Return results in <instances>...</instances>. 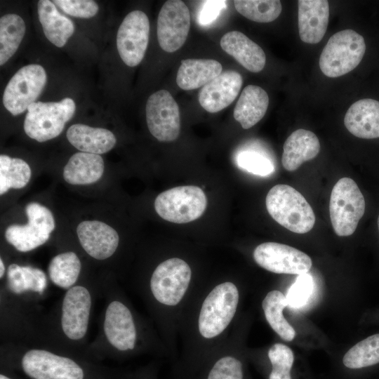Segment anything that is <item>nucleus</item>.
<instances>
[{
	"mask_svg": "<svg viewBox=\"0 0 379 379\" xmlns=\"http://www.w3.org/2000/svg\"><path fill=\"white\" fill-rule=\"evenodd\" d=\"M26 225H11L5 231V239L16 251L29 252L44 244L55 229V220L46 206L30 202L25 207Z\"/></svg>",
	"mask_w": 379,
	"mask_h": 379,
	"instance_id": "obj_12",
	"label": "nucleus"
},
{
	"mask_svg": "<svg viewBox=\"0 0 379 379\" xmlns=\"http://www.w3.org/2000/svg\"><path fill=\"white\" fill-rule=\"evenodd\" d=\"M320 151L317 136L312 131L298 129L286 140L281 164L288 171L297 170L305 161L315 158Z\"/></svg>",
	"mask_w": 379,
	"mask_h": 379,
	"instance_id": "obj_24",
	"label": "nucleus"
},
{
	"mask_svg": "<svg viewBox=\"0 0 379 379\" xmlns=\"http://www.w3.org/2000/svg\"><path fill=\"white\" fill-rule=\"evenodd\" d=\"M225 1H206L199 13V21L201 25L213 22L225 7Z\"/></svg>",
	"mask_w": 379,
	"mask_h": 379,
	"instance_id": "obj_40",
	"label": "nucleus"
},
{
	"mask_svg": "<svg viewBox=\"0 0 379 379\" xmlns=\"http://www.w3.org/2000/svg\"><path fill=\"white\" fill-rule=\"evenodd\" d=\"M47 81L44 67L37 64L22 67L11 77L4 89L3 104L13 115L24 112L35 102Z\"/></svg>",
	"mask_w": 379,
	"mask_h": 379,
	"instance_id": "obj_13",
	"label": "nucleus"
},
{
	"mask_svg": "<svg viewBox=\"0 0 379 379\" xmlns=\"http://www.w3.org/2000/svg\"><path fill=\"white\" fill-rule=\"evenodd\" d=\"M76 110L74 101L65 98L59 102H35L27 108L24 131L32 139L42 142L58 136Z\"/></svg>",
	"mask_w": 379,
	"mask_h": 379,
	"instance_id": "obj_8",
	"label": "nucleus"
},
{
	"mask_svg": "<svg viewBox=\"0 0 379 379\" xmlns=\"http://www.w3.org/2000/svg\"><path fill=\"white\" fill-rule=\"evenodd\" d=\"M81 270L82 264L78 255L68 251L51 258L48 265V276L55 286L66 291L81 281Z\"/></svg>",
	"mask_w": 379,
	"mask_h": 379,
	"instance_id": "obj_30",
	"label": "nucleus"
},
{
	"mask_svg": "<svg viewBox=\"0 0 379 379\" xmlns=\"http://www.w3.org/2000/svg\"><path fill=\"white\" fill-rule=\"evenodd\" d=\"M222 65L211 59H186L181 61L176 83L185 91L200 88L222 73Z\"/></svg>",
	"mask_w": 379,
	"mask_h": 379,
	"instance_id": "obj_28",
	"label": "nucleus"
},
{
	"mask_svg": "<svg viewBox=\"0 0 379 379\" xmlns=\"http://www.w3.org/2000/svg\"><path fill=\"white\" fill-rule=\"evenodd\" d=\"M207 205L201 188L194 185L178 186L160 193L154 208L164 220L174 223H187L200 218Z\"/></svg>",
	"mask_w": 379,
	"mask_h": 379,
	"instance_id": "obj_10",
	"label": "nucleus"
},
{
	"mask_svg": "<svg viewBox=\"0 0 379 379\" xmlns=\"http://www.w3.org/2000/svg\"><path fill=\"white\" fill-rule=\"evenodd\" d=\"M270 368L267 379H293L294 354L291 349L282 343H274L267 350Z\"/></svg>",
	"mask_w": 379,
	"mask_h": 379,
	"instance_id": "obj_36",
	"label": "nucleus"
},
{
	"mask_svg": "<svg viewBox=\"0 0 379 379\" xmlns=\"http://www.w3.org/2000/svg\"><path fill=\"white\" fill-rule=\"evenodd\" d=\"M241 336V329L236 321L226 340L197 368L190 379H246Z\"/></svg>",
	"mask_w": 379,
	"mask_h": 379,
	"instance_id": "obj_11",
	"label": "nucleus"
},
{
	"mask_svg": "<svg viewBox=\"0 0 379 379\" xmlns=\"http://www.w3.org/2000/svg\"><path fill=\"white\" fill-rule=\"evenodd\" d=\"M80 246L85 253L97 261H106L114 255L119 246L117 232L98 220H85L77 227Z\"/></svg>",
	"mask_w": 379,
	"mask_h": 379,
	"instance_id": "obj_18",
	"label": "nucleus"
},
{
	"mask_svg": "<svg viewBox=\"0 0 379 379\" xmlns=\"http://www.w3.org/2000/svg\"><path fill=\"white\" fill-rule=\"evenodd\" d=\"M298 6V30L301 41L310 44L320 42L328 24V1L299 0Z\"/></svg>",
	"mask_w": 379,
	"mask_h": 379,
	"instance_id": "obj_21",
	"label": "nucleus"
},
{
	"mask_svg": "<svg viewBox=\"0 0 379 379\" xmlns=\"http://www.w3.org/2000/svg\"><path fill=\"white\" fill-rule=\"evenodd\" d=\"M190 27L188 7L180 0H168L162 6L157 18L158 42L162 50L173 53L185 44Z\"/></svg>",
	"mask_w": 379,
	"mask_h": 379,
	"instance_id": "obj_17",
	"label": "nucleus"
},
{
	"mask_svg": "<svg viewBox=\"0 0 379 379\" xmlns=\"http://www.w3.org/2000/svg\"><path fill=\"white\" fill-rule=\"evenodd\" d=\"M146 121L150 133L159 141L171 142L180 131L178 103L166 90L152 93L146 103Z\"/></svg>",
	"mask_w": 379,
	"mask_h": 379,
	"instance_id": "obj_15",
	"label": "nucleus"
},
{
	"mask_svg": "<svg viewBox=\"0 0 379 379\" xmlns=\"http://www.w3.org/2000/svg\"><path fill=\"white\" fill-rule=\"evenodd\" d=\"M344 124L357 138H379V101L367 98L355 102L347 109Z\"/></svg>",
	"mask_w": 379,
	"mask_h": 379,
	"instance_id": "obj_22",
	"label": "nucleus"
},
{
	"mask_svg": "<svg viewBox=\"0 0 379 379\" xmlns=\"http://www.w3.org/2000/svg\"><path fill=\"white\" fill-rule=\"evenodd\" d=\"M240 302L241 290L232 280L199 286L180 319L174 379H190L222 345L237 321Z\"/></svg>",
	"mask_w": 379,
	"mask_h": 379,
	"instance_id": "obj_1",
	"label": "nucleus"
},
{
	"mask_svg": "<svg viewBox=\"0 0 379 379\" xmlns=\"http://www.w3.org/2000/svg\"><path fill=\"white\" fill-rule=\"evenodd\" d=\"M103 307L98 334L84 356L128 358L145 353L169 355L152 321L133 307L124 291L111 279L100 281Z\"/></svg>",
	"mask_w": 379,
	"mask_h": 379,
	"instance_id": "obj_2",
	"label": "nucleus"
},
{
	"mask_svg": "<svg viewBox=\"0 0 379 379\" xmlns=\"http://www.w3.org/2000/svg\"><path fill=\"white\" fill-rule=\"evenodd\" d=\"M25 23L18 15L9 13L0 19V65L16 52L25 34Z\"/></svg>",
	"mask_w": 379,
	"mask_h": 379,
	"instance_id": "obj_32",
	"label": "nucleus"
},
{
	"mask_svg": "<svg viewBox=\"0 0 379 379\" xmlns=\"http://www.w3.org/2000/svg\"><path fill=\"white\" fill-rule=\"evenodd\" d=\"M343 366L350 370H360L379 364V334L357 343L343 356Z\"/></svg>",
	"mask_w": 379,
	"mask_h": 379,
	"instance_id": "obj_33",
	"label": "nucleus"
},
{
	"mask_svg": "<svg viewBox=\"0 0 379 379\" xmlns=\"http://www.w3.org/2000/svg\"><path fill=\"white\" fill-rule=\"evenodd\" d=\"M0 379H13V378H12L8 375H6L5 373H1L0 374Z\"/></svg>",
	"mask_w": 379,
	"mask_h": 379,
	"instance_id": "obj_43",
	"label": "nucleus"
},
{
	"mask_svg": "<svg viewBox=\"0 0 379 379\" xmlns=\"http://www.w3.org/2000/svg\"><path fill=\"white\" fill-rule=\"evenodd\" d=\"M1 355L16 361L31 379H88L81 355L51 347L14 343H1Z\"/></svg>",
	"mask_w": 379,
	"mask_h": 379,
	"instance_id": "obj_4",
	"label": "nucleus"
},
{
	"mask_svg": "<svg viewBox=\"0 0 379 379\" xmlns=\"http://www.w3.org/2000/svg\"><path fill=\"white\" fill-rule=\"evenodd\" d=\"M100 283L82 279L65 291L53 308L44 314L39 346L84 356Z\"/></svg>",
	"mask_w": 379,
	"mask_h": 379,
	"instance_id": "obj_3",
	"label": "nucleus"
},
{
	"mask_svg": "<svg viewBox=\"0 0 379 379\" xmlns=\"http://www.w3.org/2000/svg\"><path fill=\"white\" fill-rule=\"evenodd\" d=\"M253 258L260 267L275 273L303 274L312 267L310 257L304 252L277 242H265L257 246Z\"/></svg>",
	"mask_w": 379,
	"mask_h": 379,
	"instance_id": "obj_14",
	"label": "nucleus"
},
{
	"mask_svg": "<svg viewBox=\"0 0 379 379\" xmlns=\"http://www.w3.org/2000/svg\"><path fill=\"white\" fill-rule=\"evenodd\" d=\"M366 51L364 37L352 29H344L332 35L324 46L319 67L323 74L335 78L353 70Z\"/></svg>",
	"mask_w": 379,
	"mask_h": 379,
	"instance_id": "obj_7",
	"label": "nucleus"
},
{
	"mask_svg": "<svg viewBox=\"0 0 379 379\" xmlns=\"http://www.w3.org/2000/svg\"><path fill=\"white\" fill-rule=\"evenodd\" d=\"M141 379H155L154 369H145L140 372Z\"/></svg>",
	"mask_w": 379,
	"mask_h": 379,
	"instance_id": "obj_41",
	"label": "nucleus"
},
{
	"mask_svg": "<svg viewBox=\"0 0 379 379\" xmlns=\"http://www.w3.org/2000/svg\"><path fill=\"white\" fill-rule=\"evenodd\" d=\"M53 3L65 13L77 18H93L99 10L97 3L92 0H55Z\"/></svg>",
	"mask_w": 379,
	"mask_h": 379,
	"instance_id": "obj_39",
	"label": "nucleus"
},
{
	"mask_svg": "<svg viewBox=\"0 0 379 379\" xmlns=\"http://www.w3.org/2000/svg\"><path fill=\"white\" fill-rule=\"evenodd\" d=\"M28 164L19 158L0 155V194L8 190L20 189L27 185L31 178Z\"/></svg>",
	"mask_w": 379,
	"mask_h": 379,
	"instance_id": "obj_34",
	"label": "nucleus"
},
{
	"mask_svg": "<svg viewBox=\"0 0 379 379\" xmlns=\"http://www.w3.org/2000/svg\"><path fill=\"white\" fill-rule=\"evenodd\" d=\"M38 300L13 295L0 289L1 343L39 345L44 314Z\"/></svg>",
	"mask_w": 379,
	"mask_h": 379,
	"instance_id": "obj_5",
	"label": "nucleus"
},
{
	"mask_svg": "<svg viewBox=\"0 0 379 379\" xmlns=\"http://www.w3.org/2000/svg\"><path fill=\"white\" fill-rule=\"evenodd\" d=\"M149 22L138 10L129 13L121 23L117 34V47L122 61L129 67L140 63L147 48Z\"/></svg>",
	"mask_w": 379,
	"mask_h": 379,
	"instance_id": "obj_16",
	"label": "nucleus"
},
{
	"mask_svg": "<svg viewBox=\"0 0 379 379\" xmlns=\"http://www.w3.org/2000/svg\"><path fill=\"white\" fill-rule=\"evenodd\" d=\"M234 5L241 15L263 23L276 20L282 9L281 1L278 0H235Z\"/></svg>",
	"mask_w": 379,
	"mask_h": 379,
	"instance_id": "obj_35",
	"label": "nucleus"
},
{
	"mask_svg": "<svg viewBox=\"0 0 379 379\" xmlns=\"http://www.w3.org/2000/svg\"><path fill=\"white\" fill-rule=\"evenodd\" d=\"M220 46L250 72H259L265 65L266 56L262 48L241 32L225 34L220 39Z\"/></svg>",
	"mask_w": 379,
	"mask_h": 379,
	"instance_id": "obj_23",
	"label": "nucleus"
},
{
	"mask_svg": "<svg viewBox=\"0 0 379 379\" xmlns=\"http://www.w3.org/2000/svg\"><path fill=\"white\" fill-rule=\"evenodd\" d=\"M378 231H379V215H378Z\"/></svg>",
	"mask_w": 379,
	"mask_h": 379,
	"instance_id": "obj_44",
	"label": "nucleus"
},
{
	"mask_svg": "<svg viewBox=\"0 0 379 379\" xmlns=\"http://www.w3.org/2000/svg\"><path fill=\"white\" fill-rule=\"evenodd\" d=\"M313 290L312 277L307 273L298 275L286 295L288 306L292 308L304 306L307 303Z\"/></svg>",
	"mask_w": 379,
	"mask_h": 379,
	"instance_id": "obj_37",
	"label": "nucleus"
},
{
	"mask_svg": "<svg viewBox=\"0 0 379 379\" xmlns=\"http://www.w3.org/2000/svg\"><path fill=\"white\" fill-rule=\"evenodd\" d=\"M39 22L48 40L57 47H62L72 36L74 26L71 20L61 15L55 4L40 0L37 4Z\"/></svg>",
	"mask_w": 379,
	"mask_h": 379,
	"instance_id": "obj_29",
	"label": "nucleus"
},
{
	"mask_svg": "<svg viewBox=\"0 0 379 379\" xmlns=\"http://www.w3.org/2000/svg\"><path fill=\"white\" fill-rule=\"evenodd\" d=\"M104 169V161L100 154L77 152L65 166L63 178L71 185H90L100 179Z\"/></svg>",
	"mask_w": 379,
	"mask_h": 379,
	"instance_id": "obj_27",
	"label": "nucleus"
},
{
	"mask_svg": "<svg viewBox=\"0 0 379 379\" xmlns=\"http://www.w3.org/2000/svg\"><path fill=\"white\" fill-rule=\"evenodd\" d=\"M243 79L234 70L222 72L220 75L204 86L198 95L200 105L210 113H215L226 108L237 97Z\"/></svg>",
	"mask_w": 379,
	"mask_h": 379,
	"instance_id": "obj_20",
	"label": "nucleus"
},
{
	"mask_svg": "<svg viewBox=\"0 0 379 379\" xmlns=\"http://www.w3.org/2000/svg\"><path fill=\"white\" fill-rule=\"evenodd\" d=\"M6 270L7 269L6 268L4 261L3 258L1 257L0 258V279H4V276L6 275Z\"/></svg>",
	"mask_w": 379,
	"mask_h": 379,
	"instance_id": "obj_42",
	"label": "nucleus"
},
{
	"mask_svg": "<svg viewBox=\"0 0 379 379\" xmlns=\"http://www.w3.org/2000/svg\"><path fill=\"white\" fill-rule=\"evenodd\" d=\"M269 97L261 87L248 85L242 91L234 109V118L244 129L255 125L265 116Z\"/></svg>",
	"mask_w": 379,
	"mask_h": 379,
	"instance_id": "obj_26",
	"label": "nucleus"
},
{
	"mask_svg": "<svg viewBox=\"0 0 379 379\" xmlns=\"http://www.w3.org/2000/svg\"><path fill=\"white\" fill-rule=\"evenodd\" d=\"M237 162L241 168L257 175L267 176L274 171L271 161L255 152L245 151L240 153Z\"/></svg>",
	"mask_w": 379,
	"mask_h": 379,
	"instance_id": "obj_38",
	"label": "nucleus"
},
{
	"mask_svg": "<svg viewBox=\"0 0 379 379\" xmlns=\"http://www.w3.org/2000/svg\"><path fill=\"white\" fill-rule=\"evenodd\" d=\"M265 204L270 216L291 232L305 234L314 225L312 208L302 194L288 185L279 184L272 187L266 196Z\"/></svg>",
	"mask_w": 379,
	"mask_h": 379,
	"instance_id": "obj_6",
	"label": "nucleus"
},
{
	"mask_svg": "<svg viewBox=\"0 0 379 379\" xmlns=\"http://www.w3.org/2000/svg\"><path fill=\"white\" fill-rule=\"evenodd\" d=\"M1 288L13 295L40 301L48 291V277L40 268L13 262L7 267Z\"/></svg>",
	"mask_w": 379,
	"mask_h": 379,
	"instance_id": "obj_19",
	"label": "nucleus"
},
{
	"mask_svg": "<svg viewBox=\"0 0 379 379\" xmlns=\"http://www.w3.org/2000/svg\"><path fill=\"white\" fill-rule=\"evenodd\" d=\"M365 212V199L357 183L350 178H340L333 186L329 213L332 227L339 237L352 235Z\"/></svg>",
	"mask_w": 379,
	"mask_h": 379,
	"instance_id": "obj_9",
	"label": "nucleus"
},
{
	"mask_svg": "<svg viewBox=\"0 0 379 379\" xmlns=\"http://www.w3.org/2000/svg\"><path fill=\"white\" fill-rule=\"evenodd\" d=\"M286 306V295L278 290L269 291L262 301L264 315L270 327L281 339L291 341L295 331L284 317L283 310Z\"/></svg>",
	"mask_w": 379,
	"mask_h": 379,
	"instance_id": "obj_31",
	"label": "nucleus"
},
{
	"mask_svg": "<svg viewBox=\"0 0 379 379\" xmlns=\"http://www.w3.org/2000/svg\"><path fill=\"white\" fill-rule=\"evenodd\" d=\"M66 136L69 143L77 149L95 154L109 152L117 142L112 131L82 124L72 125L67 129Z\"/></svg>",
	"mask_w": 379,
	"mask_h": 379,
	"instance_id": "obj_25",
	"label": "nucleus"
}]
</instances>
